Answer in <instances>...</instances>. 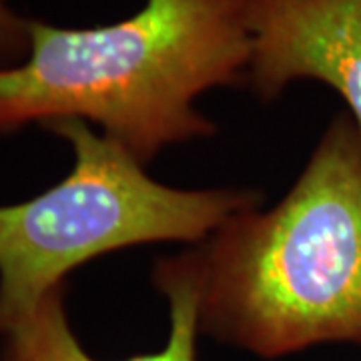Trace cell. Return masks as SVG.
Listing matches in <instances>:
<instances>
[{"label":"cell","instance_id":"cell-6","mask_svg":"<svg viewBox=\"0 0 361 361\" xmlns=\"http://www.w3.org/2000/svg\"><path fill=\"white\" fill-rule=\"evenodd\" d=\"M30 20L14 13L6 4V0H0V68L14 66L18 59H26L30 47Z\"/></svg>","mask_w":361,"mask_h":361},{"label":"cell","instance_id":"cell-3","mask_svg":"<svg viewBox=\"0 0 361 361\" xmlns=\"http://www.w3.org/2000/svg\"><path fill=\"white\" fill-rule=\"evenodd\" d=\"M73 145L65 179L0 207V337L66 275L104 253L163 241L203 243L235 213L261 205L245 189H175L82 118L42 125Z\"/></svg>","mask_w":361,"mask_h":361},{"label":"cell","instance_id":"cell-1","mask_svg":"<svg viewBox=\"0 0 361 361\" xmlns=\"http://www.w3.org/2000/svg\"><path fill=\"white\" fill-rule=\"evenodd\" d=\"M199 331L261 360L361 348V130L337 113L283 199L179 253Z\"/></svg>","mask_w":361,"mask_h":361},{"label":"cell","instance_id":"cell-2","mask_svg":"<svg viewBox=\"0 0 361 361\" xmlns=\"http://www.w3.org/2000/svg\"><path fill=\"white\" fill-rule=\"evenodd\" d=\"M247 0H147L115 25L30 20L23 63L0 68V135L30 123L101 125L141 165L169 145L215 133L201 92L247 82Z\"/></svg>","mask_w":361,"mask_h":361},{"label":"cell","instance_id":"cell-5","mask_svg":"<svg viewBox=\"0 0 361 361\" xmlns=\"http://www.w3.org/2000/svg\"><path fill=\"white\" fill-rule=\"evenodd\" d=\"M153 283L167 297L171 331L167 345L115 361H197L199 297L193 279L179 255L163 257L153 269ZM66 283L42 297L39 305L20 317L2 336L0 361H103L80 345L66 313Z\"/></svg>","mask_w":361,"mask_h":361},{"label":"cell","instance_id":"cell-4","mask_svg":"<svg viewBox=\"0 0 361 361\" xmlns=\"http://www.w3.org/2000/svg\"><path fill=\"white\" fill-rule=\"evenodd\" d=\"M247 85L275 101L299 78L331 87L361 130V0H247Z\"/></svg>","mask_w":361,"mask_h":361}]
</instances>
